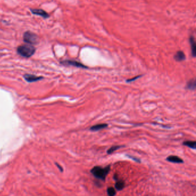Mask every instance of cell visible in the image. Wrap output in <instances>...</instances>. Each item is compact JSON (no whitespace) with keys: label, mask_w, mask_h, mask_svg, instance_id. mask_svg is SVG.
<instances>
[{"label":"cell","mask_w":196,"mask_h":196,"mask_svg":"<svg viewBox=\"0 0 196 196\" xmlns=\"http://www.w3.org/2000/svg\"><path fill=\"white\" fill-rule=\"evenodd\" d=\"M115 188L118 191H120L124 188L125 187V182L122 180H117L115 184Z\"/></svg>","instance_id":"cell-12"},{"label":"cell","mask_w":196,"mask_h":196,"mask_svg":"<svg viewBox=\"0 0 196 196\" xmlns=\"http://www.w3.org/2000/svg\"><path fill=\"white\" fill-rule=\"evenodd\" d=\"M122 147H123L122 146H113L108 150L107 154H111L113 152H115V151H116L117 150H118Z\"/></svg>","instance_id":"cell-14"},{"label":"cell","mask_w":196,"mask_h":196,"mask_svg":"<svg viewBox=\"0 0 196 196\" xmlns=\"http://www.w3.org/2000/svg\"><path fill=\"white\" fill-rule=\"evenodd\" d=\"M107 194L108 196H115L116 192L113 187H109L107 189Z\"/></svg>","instance_id":"cell-15"},{"label":"cell","mask_w":196,"mask_h":196,"mask_svg":"<svg viewBox=\"0 0 196 196\" xmlns=\"http://www.w3.org/2000/svg\"><path fill=\"white\" fill-rule=\"evenodd\" d=\"M35 48L30 44L22 45L17 49L19 55L24 57H30L35 53Z\"/></svg>","instance_id":"cell-2"},{"label":"cell","mask_w":196,"mask_h":196,"mask_svg":"<svg viewBox=\"0 0 196 196\" xmlns=\"http://www.w3.org/2000/svg\"><path fill=\"white\" fill-rule=\"evenodd\" d=\"M174 59L177 62H182L186 59V56L184 52L181 51H179L174 55Z\"/></svg>","instance_id":"cell-9"},{"label":"cell","mask_w":196,"mask_h":196,"mask_svg":"<svg viewBox=\"0 0 196 196\" xmlns=\"http://www.w3.org/2000/svg\"><path fill=\"white\" fill-rule=\"evenodd\" d=\"M111 170V165H108L105 167L96 166L93 167L90 170V173L93 175L97 179L104 181Z\"/></svg>","instance_id":"cell-1"},{"label":"cell","mask_w":196,"mask_h":196,"mask_svg":"<svg viewBox=\"0 0 196 196\" xmlns=\"http://www.w3.org/2000/svg\"><path fill=\"white\" fill-rule=\"evenodd\" d=\"M166 160L170 162L175 163H182L184 162L183 159L179 158V157L176 156H169L166 158Z\"/></svg>","instance_id":"cell-7"},{"label":"cell","mask_w":196,"mask_h":196,"mask_svg":"<svg viewBox=\"0 0 196 196\" xmlns=\"http://www.w3.org/2000/svg\"><path fill=\"white\" fill-rule=\"evenodd\" d=\"M190 43L191 45V49H192V55L193 57H195L196 55V45L193 36L190 38Z\"/></svg>","instance_id":"cell-11"},{"label":"cell","mask_w":196,"mask_h":196,"mask_svg":"<svg viewBox=\"0 0 196 196\" xmlns=\"http://www.w3.org/2000/svg\"><path fill=\"white\" fill-rule=\"evenodd\" d=\"M183 144L192 149H196V141H187L184 142Z\"/></svg>","instance_id":"cell-13"},{"label":"cell","mask_w":196,"mask_h":196,"mask_svg":"<svg viewBox=\"0 0 196 196\" xmlns=\"http://www.w3.org/2000/svg\"><path fill=\"white\" fill-rule=\"evenodd\" d=\"M61 64H62L65 66H71L82 68H88V67H86L82 63L78 62L77 61H74V60H64L61 62Z\"/></svg>","instance_id":"cell-4"},{"label":"cell","mask_w":196,"mask_h":196,"mask_svg":"<svg viewBox=\"0 0 196 196\" xmlns=\"http://www.w3.org/2000/svg\"><path fill=\"white\" fill-rule=\"evenodd\" d=\"M128 157L131 158V159H132L133 161H136V162L138 163H141V159H139V158H137L136 157H133V156H130V155H128Z\"/></svg>","instance_id":"cell-16"},{"label":"cell","mask_w":196,"mask_h":196,"mask_svg":"<svg viewBox=\"0 0 196 196\" xmlns=\"http://www.w3.org/2000/svg\"><path fill=\"white\" fill-rule=\"evenodd\" d=\"M141 75H139V76H135V77H134L133 78H132V79H128V80H127V82H131V81H135V80H136L137 79H139V78H141Z\"/></svg>","instance_id":"cell-17"},{"label":"cell","mask_w":196,"mask_h":196,"mask_svg":"<svg viewBox=\"0 0 196 196\" xmlns=\"http://www.w3.org/2000/svg\"><path fill=\"white\" fill-rule=\"evenodd\" d=\"M108 126V124H106V123H101V124H98V125H96L92 126L90 128V130L92 131H99L101 130L107 128Z\"/></svg>","instance_id":"cell-8"},{"label":"cell","mask_w":196,"mask_h":196,"mask_svg":"<svg viewBox=\"0 0 196 196\" xmlns=\"http://www.w3.org/2000/svg\"><path fill=\"white\" fill-rule=\"evenodd\" d=\"M31 11L33 15H37L41 17H43L45 19H47L49 17V15L48 13L45 11L44 10L39 9H31Z\"/></svg>","instance_id":"cell-5"},{"label":"cell","mask_w":196,"mask_h":196,"mask_svg":"<svg viewBox=\"0 0 196 196\" xmlns=\"http://www.w3.org/2000/svg\"><path fill=\"white\" fill-rule=\"evenodd\" d=\"M196 87V80L194 79L190 80L186 84V89L189 90H195Z\"/></svg>","instance_id":"cell-10"},{"label":"cell","mask_w":196,"mask_h":196,"mask_svg":"<svg viewBox=\"0 0 196 196\" xmlns=\"http://www.w3.org/2000/svg\"><path fill=\"white\" fill-rule=\"evenodd\" d=\"M23 40L28 44H37L39 41V37L37 34L30 31H27L24 34Z\"/></svg>","instance_id":"cell-3"},{"label":"cell","mask_w":196,"mask_h":196,"mask_svg":"<svg viewBox=\"0 0 196 196\" xmlns=\"http://www.w3.org/2000/svg\"><path fill=\"white\" fill-rule=\"evenodd\" d=\"M24 78L25 79V80L26 81L29 82V83H31V82H35V81H38V80H40L41 79H43L42 77H39V76H36L35 75H33L30 74H26L24 75Z\"/></svg>","instance_id":"cell-6"}]
</instances>
